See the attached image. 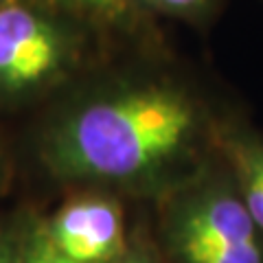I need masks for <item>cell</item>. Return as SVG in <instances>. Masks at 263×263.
Wrapping results in <instances>:
<instances>
[{"label":"cell","mask_w":263,"mask_h":263,"mask_svg":"<svg viewBox=\"0 0 263 263\" xmlns=\"http://www.w3.org/2000/svg\"><path fill=\"white\" fill-rule=\"evenodd\" d=\"M193 105L167 88L103 99L55 132L48 160L68 178L127 180L158 169L189 143Z\"/></svg>","instance_id":"1"},{"label":"cell","mask_w":263,"mask_h":263,"mask_svg":"<svg viewBox=\"0 0 263 263\" xmlns=\"http://www.w3.org/2000/svg\"><path fill=\"white\" fill-rule=\"evenodd\" d=\"M55 7L40 0H5L0 5V88L40 86L68 60L70 33Z\"/></svg>","instance_id":"2"},{"label":"cell","mask_w":263,"mask_h":263,"mask_svg":"<svg viewBox=\"0 0 263 263\" xmlns=\"http://www.w3.org/2000/svg\"><path fill=\"white\" fill-rule=\"evenodd\" d=\"M186 263H263L257 224L246 202L233 195L204 197L186 211L176 230Z\"/></svg>","instance_id":"3"},{"label":"cell","mask_w":263,"mask_h":263,"mask_svg":"<svg viewBox=\"0 0 263 263\" xmlns=\"http://www.w3.org/2000/svg\"><path fill=\"white\" fill-rule=\"evenodd\" d=\"M44 237L79 263H108L125 248L119 206L97 197L64 206L48 224Z\"/></svg>","instance_id":"4"},{"label":"cell","mask_w":263,"mask_h":263,"mask_svg":"<svg viewBox=\"0 0 263 263\" xmlns=\"http://www.w3.org/2000/svg\"><path fill=\"white\" fill-rule=\"evenodd\" d=\"M40 3L70 13L79 20L103 24V27L123 24L134 13L127 0H40Z\"/></svg>","instance_id":"5"},{"label":"cell","mask_w":263,"mask_h":263,"mask_svg":"<svg viewBox=\"0 0 263 263\" xmlns=\"http://www.w3.org/2000/svg\"><path fill=\"white\" fill-rule=\"evenodd\" d=\"M132 11H158L180 18H200L209 13L215 0H127Z\"/></svg>","instance_id":"6"},{"label":"cell","mask_w":263,"mask_h":263,"mask_svg":"<svg viewBox=\"0 0 263 263\" xmlns=\"http://www.w3.org/2000/svg\"><path fill=\"white\" fill-rule=\"evenodd\" d=\"M27 263H79V261L66 257V254L57 250L46 237H42L40 241L33 243V248L27 257Z\"/></svg>","instance_id":"7"},{"label":"cell","mask_w":263,"mask_h":263,"mask_svg":"<svg viewBox=\"0 0 263 263\" xmlns=\"http://www.w3.org/2000/svg\"><path fill=\"white\" fill-rule=\"evenodd\" d=\"M0 263H11V257H9V248L0 241Z\"/></svg>","instance_id":"8"},{"label":"cell","mask_w":263,"mask_h":263,"mask_svg":"<svg viewBox=\"0 0 263 263\" xmlns=\"http://www.w3.org/2000/svg\"><path fill=\"white\" fill-rule=\"evenodd\" d=\"M127 263H145V261H138V259H134V261H127Z\"/></svg>","instance_id":"9"},{"label":"cell","mask_w":263,"mask_h":263,"mask_svg":"<svg viewBox=\"0 0 263 263\" xmlns=\"http://www.w3.org/2000/svg\"><path fill=\"white\" fill-rule=\"evenodd\" d=\"M3 3H5V0H0V5H3Z\"/></svg>","instance_id":"10"}]
</instances>
